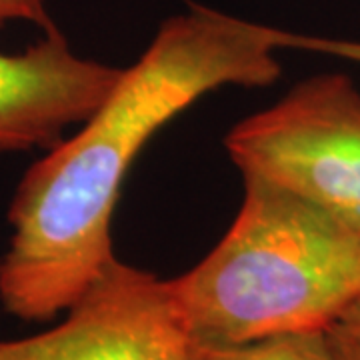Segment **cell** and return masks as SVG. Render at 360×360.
<instances>
[{
  "label": "cell",
  "mask_w": 360,
  "mask_h": 360,
  "mask_svg": "<svg viewBox=\"0 0 360 360\" xmlns=\"http://www.w3.org/2000/svg\"><path fill=\"white\" fill-rule=\"evenodd\" d=\"M122 72L75 54L56 28L18 54L0 52V153L56 144L108 98Z\"/></svg>",
  "instance_id": "5b68a950"
},
{
  "label": "cell",
  "mask_w": 360,
  "mask_h": 360,
  "mask_svg": "<svg viewBox=\"0 0 360 360\" xmlns=\"http://www.w3.org/2000/svg\"><path fill=\"white\" fill-rule=\"evenodd\" d=\"M32 22L49 32L56 26L52 25L46 0H0V26L6 22Z\"/></svg>",
  "instance_id": "9c48e42d"
},
{
  "label": "cell",
  "mask_w": 360,
  "mask_h": 360,
  "mask_svg": "<svg viewBox=\"0 0 360 360\" xmlns=\"http://www.w3.org/2000/svg\"><path fill=\"white\" fill-rule=\"evenodd\" d=\"M283 46L284 49L319 52V54L335 56V58H340V60L360 65V40L326 39V37H307V34L284 32Z\"/></svg>",
  "instance_id": "ba28073f"
},
{
  "label": "cell",
  "mask_w": 360,
  "mask_h": 360,
  "mask_svg": "<svg viewBox=\"0 0 360 360\" xmlns=\"http://www.w3.org/2000/svg\"><path fill=\"white\" fill-rule=\"evenodd\" d=\"M338 360H360V298L354 300L328 328Z\"/></svg>",
  "instance_id": "52a82bcc"
},
{
  "label": "cell",
  "mask_w": 360,
  "mask_h": 360,
  "mask_svg": "<svg viewBox=\"0 0 360 360\" xmlns=\"http://www.w3.org/2000/svg\"><path fill=\"white\" fill-rule=\"evenodd\" d=\"M224 144L245 179L290 191L360 232V90L347 75L298 82Z\"/></svg>",
  "instance_id": "3957f363"
},
{
  "label": "cell",
  "mask_w": 360,
  "mask_h": 360,
  "mask_svg": "<svg viewBox=\"0 0 360 360\" xmlns=\"http://www.w3.org/2000/svg\"><path fill=\"white\" fill-rule=\"evenodd\" d=\"M168 288L191 342L326 330L360 298V232L290 191L245 179L224 238Z\"/></svg>",
  "instance_id": "7a4b0ae2"
},
{
  "label": "cell",
  "mask_w": 360,
  "mask_h": 360,
  "mask_svg": "<svg viewBox=\"0 0 360 360\" xmlns=\"http://www.w3.org/2000/svg\"><path fill=\"white\" fill-rule=\"evenodd\" d=\"M188 347L168 281L115 258L65 321L0 342V360H188Z\"/></svg>",
  "instance_id": "277c9868"
},
{
  "label": "cell",
  "mask_w": 360,
  "mask_h": 360,
  "mask_svg": "<svg viewBox=\"0 0 360 360\" xmlns=\"http://www.w3.org/2000/svg\"><path fill=\"white\" fill-rule=\"evenodd\" d=\"M283 39L284 30L208 8L168 18L82 129L20 180L0 260L4 310L46 322L70 309L116 258L112 214L142 146L210 90L272 84Z\"/></svg>",
  "instance_id": "6da1fadb"
},
{
  "label": "cell",
  "mask_w": 360,
  "mask_h": 360,
  "mask_svg": "<svg viewBox=\"0 0 360 360\" xmlns=\"http://www.w3.org/2000/svg\"><path fill=\"white\" fill-rule=\"evenodd\" d=\"M188 360H338L326 330L266 336L245 345L191 342Z\"/></svg>",
  "instance_id": "8992f818"
}]
</instances>
